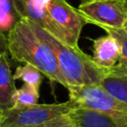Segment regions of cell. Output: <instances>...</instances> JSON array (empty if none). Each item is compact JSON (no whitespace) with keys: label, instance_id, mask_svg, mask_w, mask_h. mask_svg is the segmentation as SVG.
Wrapping results in <instances>:
<instances>
[{"label":"cell","instance_id":"cell-11","mask_svg":"<svg viewBox=\"0 0 127 127\" xmlns=\"http://www.w3.org/2000/svg\"><path fill=\"white\" fill-rule=\"evenodd\" d=\"M107 34H111L119 43L120 58L118 63L110 69L106 70L107 74L120 75L127 74V31L125 29H108Z\"/></svg>","mask_w":127,"mask_h":127},{"label":"cell","instance_id":"cell-4","mask_svg":"<svg viewBox=\"0 0 127 127\" xmlns=\"http://www.w3.org/2000/svg\"><path fill=\"white\" fill-rule=\"evenodd\" d=\"M73 108L74 106L69 100L63 103H37L11 107L0 113V127H29L44 124L68 114Z\"/></svg>","mask_w":127,"mask_h":127},{"label":"cell","instance_id":"cell-15","mask_svg":"<svg viewBox=\"0 0 127 127\" xmlns=\"http://www.w3.org/2000/svg\"><path fill=\"white\" fill-rule=\"evenodd\" d=\"M13 76L14 79H21L24 81V83L32 85L37 89H40L41 83L44 78V74L36 66L30 64H26L23 66L19 65L16 68Z\"/></svg>","mask_w":127,"mask_h":127},{"label":"cell","instance_id":"cell-19","mask_svg":"<svg viewBox=\"0 0 127 127\" xmlns=\"http://www.w3.org/2000/svg\"><path fill=\"white\" fill-rule=\"evenodd\" d=\"M124 29H125V30H126V31H127V24H126V25H125V27H124Z\"/></svg>","mask_w":127,"mask_h":127},{"label":"cell","instance_id":"cell-13","mask_svg":"<svg viewBox=\"0 0 127 127\" xmlns=\"http://www.w3.org/2000/svg\"><path fill=\"white\" fill-rule=\"evenodd\" d=\"M20 19L15 9L14 0H0V30L3 33L8 34Z\"/></svg>","mask_w":127,"mask_h":127},{"label":"cell","instance_id":"cell-9","mask_svg":"<svg viewBox=\"0 0 127 127\" xmlns=\"http://www.w3.org/2000/svg\"><path fill=\"white\" fill-rule=\"evenodd\" d=\"M8 53L0 55V113L12 107V96L16 91Z\"/></svg>","mask_w":127,"mask_h":127},{"label":"cell","instance_id":"cell-1","mask_svg":"<svg viewBox=\"0 0 127 127\" xmlns=\"http://www.w3.org/2000/svg\"><path fill=\"white\" fill-rule=\"evenodd\" d=\"M8 53L17 62L36 66L51 81L69 86L51 48L34 32L29 22L21 18L7 34Z\"/></svg>","mask_w":127,"mask_h":127},{"label":"cell","instance_id":"cell-2","mask_svg":"<svg viewBox=\"0 0 127 127\" xmlns=\"http://www.w3.org/2000/svg\"><path fill=\"white\" fill-rule=\"evenodd\" d=\"M28 22L37 36L54 52L69 86L99 84L107 75L106 70L99 67L92 58L80 51L79 48H73L41 26L29 20Z\"/></svg>","mask_w":127,"mask_h":127},{"label":"cell","instance_id":"cell-20","mask_svg":"<svg viewBox=\"0 0 127 127\" xmlns=\"http://www.w3.org/2000/svg\"><path fill=\"white\" fill-rule=\"evenodd\" d=\"M125 2H126V5H127V0H125Z\"/></svg>","mask_w":127,"mask_h":127},{"label":"cell","instance_id":"cell-17","mask_svg":"<svg viewBox=\"0 0 127 127\" xmlns=\"http://www.w3.org/2000/svg\"><path fill=\"white\" fill-rule=\"evenodd\" d=\"M8 53V42H7V35L0 30V55Z\"/></svg>","mask_w":127,"mask_h":127},{"label":"cell","instance_id":"cell-16","mask_svg":"<svg viewBox=\"0 0 127 127\" xmlns=\"http://www.w3.org/2000/svg\"><path fill=\"white\" fill-rule=\"evenodd\" d=\"M56 127H77V126L72 121V119L68 116V114H65L59 117Z\"/></svg>","mask_w":127,"mask_h":127},{"label":"cell","instance_id":"cell-14","mask_svg":"<svg viewBox=\"0 0 127 127\" xmlns=\"http://www.w3.org/2000/svg\"><path fill=\"white\" fill-rule=\"evenodd\" d=\"M40 89L32 85L24 83L20 88L16 89L12 96V107H21L37 104L40 97Z\"/></svg>","mask_w":127,"mask_h":127},{"label":"cell","instance_id":"cell-21","mask_svg":"<svg viewBox=\"0 0 127 127\" xmlns=\"http://www.w3.org/2000/svg\"><path fill=\"white\" fill-rule=\"evenodd\" d=\"M82 1H87V0H81V2H82Z\"/></svg>","mask_w":127,"mask_h":127},{"label":"cell","instance_id":"cell-18","mask_svg":"<svg viewBox=\"0 0 127 127\" xmlns=\"http://www.w3.org/2000/svg\"><path fill=\"white\" fill-rule=\"evenodd\" d=\"M58 120H59V117L51 120V121H48L44 124H40V125H35V126H29V127H56L57 123H58Z\"/></svg>","mask_w":127,"mask_h":127},{"label":"cell","instance_id":"cell-7","mask_svg":"<svg viewBox=\"0 0 127 127\" xmlns=\"http://www.w3.org/2000/svg\"><path fill=\"white\" fill-rule=\"evenodd\" d=\"M14 5L20 18H25L41 26L54 36L63 40L62 33L49 15L47 0H14Z\"/></svg>","mask_w":127,"mask_h":127},{"label":"cell","instance_id":"cell-10","mask_svg":"<svg viewBox=\"0 0 127 127\" xmlns=\"http://www.w3.org/2000/svg\"><path fill=\"white\" fill-rule=\"evenodd\" d=\"M68 116L77 127H121L110 116L86 108L75 107Z\"/></svg>","mask_w":127,"mask_h":127},{"label":"cell","instance_id":"cell-5","mask_svg":"<svg viewBox=\"0 0 127 127\" xmlns=\"http://www.w3.org/2000/svg\"><path fill=\"white\" fill-rule=\"evenodd\" d=\"M78 12L85 23L102 28L124 29L127 24V5L125 0H87L82 1Z\"/></svg>","mask_w":127,"mask_h":127},{"label":"cell","instance_id":"cell-8","mask_svg":"<svg viewBox=\"0 0 127 127\" xmlns=\"http://www.w3.org/2000/svg\"><path fill=\"white\" fill-rule=\"evenodd\" d=\"M92 50L93 62L105 70L112 68L119 61L120 46L111 34L92 40Z\"/></svg>","mask_w":127,"mask_h":127},{"label":"cell","instance_id":"cell-12","mask_svg":"<svg viewBox=\"0 0 127 127\" xmlns=\"http://www.w3.org/2000/svg\"><path fill=\"white\" fill-rule=\"evenodd\" d=\"M99 85L118 100L127 103V74H107Z\"/></svg>","mask_w":127,"mask_h":127},{"label":"cell","instance_id":"cell-3","mask_svg":"<svg viewBox=\"0 0 127 127\" xmlns=\"http://www.w3.org/2000/svg\"><path fill=\"white\" fill-rule=\"evenodd\" d=\"M68 100L75 107L94 110L110 116L121 127H127V103L107 92L99 84L70 85Z\"/></svg>","mask_w":127,"mask_h":127},{"label":"cell","instance_id":"cell-6","mask_svg":"<svg viewBox=\"0 0 127 127\" xmlns=\"http://www.w3.org/2000/svg\"><path fill=\"white\" fill-rule=\"evenodd\" d=\"M47 10L67 45L78 48V39L85 21L66 0H47Z\"/></svg>","mask_w":127,"mask_h":127}]
</instances>
